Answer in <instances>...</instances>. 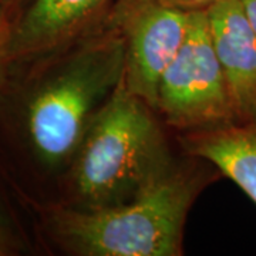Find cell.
I'll return each mask as SVG.
<instances>
[{"instance_id":"1","label":"cell","mask_w":256,"mask_h":256,"mask_svg":"<svg viewBox=\"0 0 256 256\" xmlns=\"http://www.w3.org/2000/svg\"><path fill=\"white\" fill-rule=\"evenodd\" d=\"M191 158L134 201L100 210L57 208L50 218L56 238L74 255L181 256L188 214L220 174Z\"/></svg>"},{"instance_id":"2","label":"cell","mask_w":256,"mask_h":256,"mask_svg":"<svg viewBox=\"0 0 256 256\" xmlns=\"http://www.w3.org/2000/svg\"><path fill=\"white\" fill-rule=\"evenodd\" d=\"M156 114L121 80L72 158L76 206L100 210L134 201L174 170L178 162Z\"/></svg>"},{"instance_id":"3","label":"cell","mask_w":256,"mask_h":256,"mask_svg":"<svg viewBox=\"0 0 256 256\" xmlns=\"http://www.w3.org/2000/svg\"><path fill=\"white\" fill-rule=\"evenodd\" d=\"M124 67V38L106 18L78 38V47L28 104V136L44 164L54 166L73 158L122 80Z\"/></svg>"},{"instance_id":"4","label":"cell","mask_w":256,"mask_h":256,"mask_svg":"<svg viewBox=\"0 0 256 256\" xmlns=\"http://www.w3.org/2000/svg\"><path fill=\"white\" fill-rule=\"evenodd\" d=\"M156 111L182 132L235 122L206 10L191 12L182 46L160 78Z\"/></svg>"},{"instance_id":"5","label":"cell","mask_w":256,"mask_h":256,"mask_svg":"<svg viewBox=\"0 0 256 256\" xmlns=\"http://www.w3.org/2000/svg\"><path fill=\"white\" fill-rule=\"evenodd\" d=\"M190 18L191 12L165 6L160 0H118L106 18L124 38L122 82L152 110L160 78L182 46Z\"/></svg>"},{"instance_id":"6","label":"cell","mask_w":256,"mask_h":256,"mask_svg":"<svg viewBox=\"0 0 256 256\" xmlns=\"http://www.w3.org/2000/svg\"><path fill=\"white\" fill-rule=\"evenodd\" d=\"M206 16L235 122H256V33L244 6L240 0H220Z\"/></svg>"},{"instance_id":"7","label":"cell","mask_w":256,"mask_h":256,"mask_svg":"<svg viewBox=\"0 0 256 256\" xmlns=\"http://www.w3.org/2000/svg\"><path fill=\"white\" fill-rule=\"evenodd\" d=\"M110 0H34L10 32V58H28L78 40L98 24Z\"/></svg>"},{"instance_id":"8","label":"cell","mask_w":256,"mask_h":256,"mask_svg":"<svg viewBox=\"0 0 256 256\" xmlns=\"http://www.w3.org/2000/svg\"><path fill=\"white\" fill-rule=\"evenodd\" d=\"M180 142L186 156L214 165L256 205V122L185 131Z\"/></svg>"},{"instance_id":"9","label":"cell","mask_w":256,"mask_h":256,"mask_svg":"<svg viewBox=\"0 0 256 256\" xmlns=\"http://www.w3.org/2000/svg\"><path fill=\"white\" fill-rule=\"evenodd\" d=\"M160 2L170 8L194 12V10H206L220 0H160Z\"/></svg>"},{"instance_id":"10","label":"cell","mask_w":256,"mask_h":256,"mask_svg":"<svg viewBox=\"0 0 256 256\" xmlns=\"http://www.w3.org/2000/svg\"><path fill=\"white\" fill-rule=\"evenodd\" d=\"M10 32L6 26L4 16H3V10L0 8V68L2 64L6 58H10L9 56V42H10Z\"/></svg>"},{"instance_id":"11","label":"cell","mask_w":256,"mask_h":256,"mask_svg":"<svg viewBox=\"0 0 256 256\" xmlns=\"http://www.w3.org/2000/svg\"><path fill=\"white\" fill-rule=\"evenodd\" d=\"M245 14H246L248 20L250 23V26L256 33V0H240Z\"/></svg>"},{"instance_id":"12","label":"cell","mask_w":256,"mask_h":256,"mask_svg":"<svg viewBox=\"0 0 256 256\" xmlns=\"http://www.w3.org/2000/svg\"><path fill=\"white\" fill-rule=\"evenodd\" d=\"M8 246V238H6V229H4V225L2 222V218H0V254L6 249Z\"/></svg>"}]
</instances>
